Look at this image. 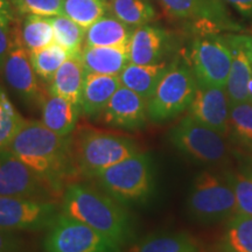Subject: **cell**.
I'll list each match as a JSON object with an SVG mask.
<instances>
[{"instance_id": "obj_1", "label": "cell", "mask_w": 252, "mask_h": 252, "mask_svg": "<svg viewBox=\"0 0 252 252\" xmlns=\"http://www.w3.org/2000/svg\"><path fill=\"white\" fill-rule=\"evenodd\" d=\"M7 150L63 195L77 178L69 137H61L41 121L25 119Z\"/></svg>"}, {"instance_id": "obj_2", "label": "cell", "mask_w": 252, "mask_h": 252, "mask_svg": "<svg viewBox=\"0 0 252 252\" xmlns=\"http://www.w3.org/2000/svg\"><path fill=\"white\" fill-rule=\"evenodd\" d=\"M60 204L62 214L89 225L119 248L134 237L128 210L97 186L71 182L63 191Z\"/></svg>"}, {"instance_id": "obj_3", "label": "cell", "mask_w": 252, "mask_h": 252, "mask_svg": "<svg viewBox=\"0 0 252 252\" xmlns=\"http://www.w3.org/2000/svg\"><path fill=\"white\" fill-rule=\"evenodd\" d=\"M70 141L78 176L91 180L109 167L139 152L138 144L131 138L88 125L75 128Z\"/></svg>"}, {"instance_id": "obj_4", "label": "cell", "mask_w": 252, "mask_h": 252, "mask_svg": "<svg viewBox=\"0 0 252 252\" xmlns=\"http://www.w3.org/2000/svg\"><path fill=\"white\" fill-rule=\"evenodd\" d=\"M97 187L125 204L146 201L154 188L153 162L150 154L138 152L93 179Z\"/></svg>"}, {"instance_id": "obj_5", "label": "cell", "mask_w": 252, "mask_h": 252, "mask_svg": "<svg viewBox=\"0 0 252 252\" xmlns=\"http://www.w3.org/2000/svg\"><path fill=\"white\" fill-rule=\"evenodd\" d=\"M187 206L194 219L203 223L220 222L237 214L236 196L228 173L202 172L193 182Z\"/></svg>"}, {"instance_id": "obj_6", "label": "cell", "mask_w": 252, "mask_h": 252, "mask_svg": "<svg viewBox=\"0 0 252 252\" xmlns=\"http://www.w3.org/2000/svg\"><path fill=\"white\" fill-rule=\"evenodd\" d=\"M197 89V81L187 63H171L152 96L147 99L151 121H171L187 110Z\"/></svg>"}, {"instance_id": "obj_7", "label": "cell", "mask_w": 252, "mask_h": 252, "mask_svg": "<svg viewBox=\"0 0 252 252\" xmlns=\"http://www.w3.org/2000/svg\"><path fill=\"white\" fill-rule=\"evenodd\" d=\"M169 139L179 152L202 165H215L228 157V145L223 134L189 115L172 128Z\"/></svg>"}, {"instance_id": "obj_8", "label": "cell", "mask_w": 252, "mask_h": 252, "mask_svg": "<svg viewBox=\"0 0 252 252\" xmlns=\"http://www.w3.org/2000/svg\"><path fill=\"white\" fill-rule=\"evenodd\" d=\"M189 63L198 86L226 87L232 54L224 37L201 34L191 45Z\"/></svg>"}, {"instance_id": "obj_9", "label": "cell", "mask_w": 252, "mask_h": 252, "mask_svg": "<svg viewBox=\"0 0 252 252\" xmlns=\"http://www.w3.org/2000/svg\"><path fill=\"white\" fill-rule=\"evenodd\" d=\"M43 248L46 252H122L96 230L62 213L48 229Z\"/></svg>"}, {"instance_id": "obj_10", "label": "cell", "mask_w": 252, "mask_h": 252, "mask_svg": "<svg viewBox=\"0 0 252 252\" xmlns=\"http://www.w3.org/2000/svg\"><path fill=\"white\" fill-rule=\"evenodd\" d=\"M0 196L55 202L62 198L52 185L7 149L0 151Z\"/></svg>"}, {"instance_id": "obj_11", "label": "cell", "mask_w": 252, "mask_h": 252, "mask_svg": "<svg viewBox=\"0 0 252 252\" xmlns=\"http://www.w3.org/2000/svg\"><path fill=\"white\" fill-rule=\"evenodd\" d=\"M61 214L55 201L0 196V229L11 231L48 230Z\"/></svg>"}, {"instance_id": "obj_12", "label": "cell", "mask_w": 252, "mask_h": 252, "mask_svg": "<svg viewBox=\"0 0 252 252\" xmlns=\"http://www.w3.org/2000/svg\"><path fill=\"white\" fill-rule=\"evenodd\" d=\"M2 75L11 88L28 106H40L43 91L31 63L30 52L24 46L20 35V25L15 23L11 28V46L6 58Z\"/></svg>"}, {"instance_id": "obj_13", "label": "cell", "mask_w": 252, "mask_h": 252, "mask_svg": "<svg viewBox=\"0 0 252 252\" xmlns=\"http://www.w3.org/2000/svg\"><path fill=\"white\" fill-rule=\"evenodd\" d=\"M163 12L173 19L194 21L201 34H216L217 31L234 27L226 17L220 0H157Z\"/></svg>"}, {"instance_id": "obj_14", "label": "cell", "mask_w": 252, "mask_h": 252, "mask_svg": "<svg viewBox=\"0 0 252 252\" xmlns=\"http://www.w3.org/2000/svg\"><path fill=\"white\" fill-rule=\"evenodd\" d=\"M103 122L124 130H139L146 124L147 99L121 86L100 115Z\"/></svg>"}, {"instance_id": "obj_15", "label": "cell", "mask_w": 252, "mask_h": 252, "mask_svg": "<svg viewBox=\"0 0 252 252\" xmlns=\"http://www.w3.org/2000/svg\"><path fill=\"white\" fill-rule=\"evenodd\" d=\"M189 116L224 135L229 130V99L225 88L198 86Z\"/></svg>"}, {"instance_id": "obj_16", "label": "cell", "mask_w": 252, "mask_h": 252, "mask_svg": "<svg viewBox=\"0 0 252 252\" xmlns=\"http://www.w3.org/2000/svg\"><path fill=\"white\" fill-rule=\"evenodd\" d=\"M172 48V35L161 27L147 24L134 28L128 42V59L134 64H156L165 61Z\"/></svg>"}, {"instance_id": "obj_17", "label": "cell", "mask_w": 252, "mask_h": 252, "mask_svg": "<svg viewBox=\"0 0 252 252\" xmlns=\"http://www.w3.org/2000/svg\"><path fill=\"white\" fill-rule=\"evenodd\" d=\"M121 86L119 76L86 72L80 98L81 115L91 118L102 115L113 94Z\"/></svg>"}, {"instance_id": "obj_18", "label": "cell", "mask_w": 252, "mask_h": 252, "mask_svg": "<svg viewBox=\"0 0 252 252\" xmlns=\"http://www.w3.org/2000/svg\"><path fill=\"white\" fill-rule=\"evenodd\" d=\"M40 109L43 125L61 137H69L77 127L81 109L76 104L46 90L41 99Z\"/></svg>"}, {"instance_id": "obj_19", "label": "cell", "mask_w": 252, "mask_h": 252, "mask_svg": "<svg viewBox=\"0 0 252 252\" xmlns=\"http://www.w3.org/2000/svg\"><path fill=\"white\" fill-rule=\"evenodd\" d=\"M232 54L231 69L225 90L229 105L248 102V83L252 76V63L242 45L241 35L224 37Z\"/></svg>"}, {"instance_id": "obj_20", "label": "cell", "mask_w": 252, "mask_h": 252, "mask_svg": "<svg viewBox=\"0 0 252 252\" xmlns=\"http://www.w3.org/2000/svg\"><path fill=\"white\" fill-rule=\"evenodd\" d=\"M80 58L86 72L112 76H119L130 62L128 45L119 47L83 46Z\"/></svg>"}, {"instance_id": "obj_21", "label": "cell", "mask_w": 252, "mask_h": 252, "mask_svg": "<svg viewBox=\"0 0 252 252\" xmlns=\"http://www.w3.org/2000/svg\"><path fill=\"white\" fill-rule=\"evenodd\" d=\"M86 69L80 56H69L48 82V93L62 97L80 106Z\"/></svg>"}, {"instance_id": "obj_22", "label": "cell", "mask_w": 252, "mask_h": 252, "mask_svg": "<svg viewBox=\"0 0 252 252\" xmlns=\"http://www.w3.org/2000/svg\"><path fill=\"white\" fill-rule=\"evenodd\" d=\"M171 63L167 61L156 64H134L127 63L119 75L123 87L139 94L144 98L149 99L165 72L168 70Z\"/></svg>"}, {"instance_id": "obj_23", "label": "cell", "mask_w": 252, "mask_h": 252, "mask_svg": "<svg viewBox=\"0 0 252 252\" xmlns=\"http://www.w3.org/2000/svg\"><path fill=\"white\" fill-rule=\"evenodd\" d=\"M133 28L122 23L111 14H105L87 30L84 46L119 47L127 46Z\"/></svg>"}, {"instance_id": "obj_24", "label": "cell", "mask_w": 252, "mask_h": 252, "mask_svg": "<svg viewBox=\"0 0 252 252\" xmlns=\"http://www.w3.org/2000/svg\"><path fill=\"white\" fill-rule=\"evenodd\" d=\"M108 12L131 28L151 24L157 17L151 0H111Z\"/></svg>"}, {"instance_id": "obj_25", "label": "cell", "mask_w": 252, "mask_h": 252, "mask_svg": "<svg viewBox=\"0 0 252 252\" xmlns=\"http://www.w3.org/2000/svg\"><path fill=\"white\" fill-rule=\"evenodd\" d=\"M134 252H200V244L187 232H169L147 236Z\"/></svg>"}, {"instance_id": "obj_26", "label": "cell", "mask_w": 252, "mask_h": 252, "mask_svg": "<svg viewBox=\"0 0 252 252\" xmlns=\"http://www.w3.org/2000/svg\"><path fill=\"white\" fill-rule=\"evenodd\" d=\"M49 21L54 31L55 42L67 50L69 56H80L87 30L63 14L50 17Z\"/></svg>"}, {"instance_id": "obj_27", "label": "cell", "mask_w": 252, "mask_h": 252, "mask_svg": "<svg viewBox=\"0 0 252 252\" xmlns=\"http://www.w3.org/2000/svg\"><path fill=\"white\" fill-rule=\"evenodd\" d=\"M20 35L28 52L43 48L54 41V31L49 18L41 15H25L20 24Z\"/></svg>"}, {"instance_id": "obj_28", "label": "cell", "mask_w": 252, "mask_h": 252, "mask_svg": "<svg viewBox=\"0 0 252 252\" xmlns=\"http://www.w3.org/2000/svg\"><path fill=\"white\" fill-rule=\"evenodd\" d=\"M223 252H252V216L237 213L229 220Z\"/></svg>"}, {"instance_id": "obj_29", "label": "cell", "mask_w": 252, "mask_h": 252, "mask_svg": "<svg viewBox=\"0 0 252 252\" xmlns=\"http://www.w3.org/2000/svg\"><path fill=\"white\" fill-rule=\"evenodd\" d=\"M68 58L69 54L67 50L56 42L50 43L49 46L41 49L30 52L31 63L36 76L47 83L52 80L55 72Z\"/></svg>"}, {"instance_id": "obj_30", "label": "cell", "mask_w": 252, "mask_h": 252, "mask_svg": "<svg viewBox=\"0 0 252 252\" xmlns=\"http://www.w3.org/2000/svg\"><path fill=\"white\" fill-rule=\"evenodd\" d=\"M108 12L105 0H63L62 14L71 19L84 30L104 17Z\"/></svg>"}, {"instance_id": "obj_31", "label": "cell", "mask_w": 252, "mask_h": 252, "mask_svg": "<svg viewBox=\"0 0 252 252\" xmlns=\"http://www.w3.org/2000/svg\"><path fill=\"white\" fill-rule=\"evenodd\" d=\"M229 128L232 139L241 145L242 149L252 152V103L229 105Z\"/></svg>"}, {"instance_id": "obj_32", "label": "cell", "mask_w": 252, "mask_h": 252, "mask_svg": "<svg viewBox=\"0 0 252 252\" xmlns=\"http://www.w3.org/2000/svg\"><path fill=\"white\" fill-rule=\"evenodd\" d=\"M24 122L25 118L15 109L4 88L0 86V151L7 149Z\"/></svg>"}, {"instance_id": "obj_33", "label": "cell", "mask_w": 252, "mask_h": 252, "mask_svg": "<svg viewBox=\"0 0 252 252\" xmlns=\"http://www.w3.org/2000/svg\"><path fill=\"white\" fill-rule=\"evenodd\" d=\"M228 176L235 191L237 213L252 216V167L228 173Z\"/></svg>"}, {"instance_id": "obj_34", "label": "cell", "mask_w": 252, "mask_h": 252, "mask_svg": "<svg viewBox=\"0 0 252 252\" xmlns=\"http://www.w3.org/2000/svg\"><path fill=\"white\" fill-rule=\"evenodd\" d=\"M15 13L34 14L41 17H55L62 14L63 0H12Z\"/></svg>"}, {"instance_id": "obj_35", "label": "cell", "mask_w": 252, "mask_h": 252, "mask_svg": "<svg viewBox=\"0 0 252 252\" xmlns=\"http://www.w3.org/2000/svg\"><path fill=\"white\" fill-rule=\"evenodd\" d=\"M0 252H26V241L18 231L0 229Z\"/></svg>"}, {"instance_id": "obj_36", "label": "cell", "mask_w": 252, "mask_h": 252, "mask_svg": "<svg viewBox=\"0 0 252 252\" xmlns=\"http://www.w3.org/2000/svg\"><path fill=\"white\" fill-rule=\"evenodd\" d=\"M15 24V9L12 0H0V26L11 31Z\"/></svg>"}, {"instance_id": "obj_37", "label": "cell", "mask_w": 252, "mask_h": 252, "mask_svg": "<svg viewBox=\"0 0 252 252\" xmlns=\"http://www.w3.org/2000/svg\"><path fill=\"white\" fill-rule=\"evenodd\" d=\"M9 46H11V31L0 26V74H2Z\"/></svg>"}, {"instance_id": "obj_38", "label": "cell", "mask_w": 252, "mask_h": 252, "mask_svg": "<svg viewBox=\"0 0 252 252\" xmlns=\"http://www.w3.org/2000/svg\"><path fill=\"white\" fill-rule=\"evenodd\" d=\"M225 1L234 6L242 15L245 17L252 15V0H225Z\"/></svg>"}, {"instance_id": "obj_39", "label": "cell", "mask_w": 252, "mask_h": 252, "mask_svg": "<svg viewBox=\"0 0 252 252\" xmlns=\"http://www.w3.org/2000/svg\"><path fill=\"white\" fill-rule=\"evenodd\" d=\"M241 39H242V45H243V48L245 52H247L249 59H250V61L252 63V36L241 35Z\"/></svg>"}, {"instance_id": "obj_40", "label": "cell", "mask_w": 252, "mask_h": 252, "mask_svg": "<svg viewBox=\"0 0 252 252\" xmlns=\"http://www.w3.org/2000/svg\"><path fill=\"white\" fill-rule=\"evenodd\" d=\"M248 102L252 103V76L248 83Z\"/></svg>"}, {"instance_id": "obj_41", "label": "cell", "mask_w": 252, "mask_h": 252, "mask_svg": "<svg viewBox=\"0 0 252 252\" xmlns=\"http://www.w3.org/2000/svg\"><path fill=\"white\" fill-rule=\"evenodd\" d=\"M105 1H108V2H109V1H111V0H105Z\"/></svg>"}]
</instances>
